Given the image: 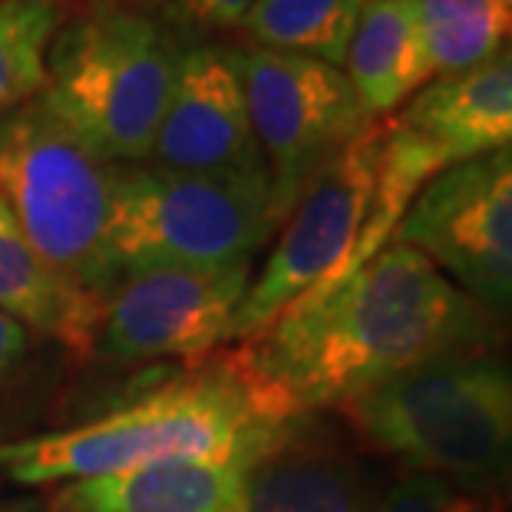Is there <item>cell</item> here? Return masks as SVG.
Masks as SVG:
<instances>
[{
	"label": "cell",
	"mask_w": 512,
	"mask_h": 512,
	"mask_svg": "<svg viewBox=\"0 0 512 512\" xmlns=\"http://www.w3.org/2000/svg\"><path fill=\"white\" fill-rule=\"evenodd\" d=\"M228 361L156 387L70 430L0 443V473L20 486L80 483L162 460L248 456L281 427Z\"/></svg>",
	"instance_id": "obj_3"
},
{
	"label": "cell",
	"mask_w": 512,
	"mask_h": 512,
	"mask_svg": "<svg viewBox=\"0 0 512 512\" xmlns=\"http://www.w3.org/2000/svg\"><path fill=\"white\" fill-rule=\"evenodd\" d=\"M0 311L27 331L73 347L76 354L93 351L100 298L67 285L37 255L4 199H0Z\"/></svg>",
	"instance_id": "obj_16"
},
{
	"label": "cell",
	"mask_w": 512,
	"mask_h": 512,
	"mask_svg": "<svg viewBox=\"0 0 512 512\" xmlns=\"http://www.w3.org/2000/svg\"><path fill=\"white\" fill-rule=\"evenodd\" d=\"M179 172H268L248 119L232 43H185L149 159Z\"/></svg>",
	"instance_id": "obj_11"
},
{
	"label": "cell",
	"mask_w": 512,
	"mask_h": 512,
	"mask_svg": "<svg viewBox=\"0 0 512 512\" xmlns=\"http://www.w3.org/2000/svg\"><path fill=\"white\" fill-rule=\"evenodd\" d=\"M0 512H60L57 506H37V503H7Z\"/></svg>",
	"instance_id": "obj_24"
},
{
	"label": "cell",
	"mask_w": 512,
	"mask_h": 512,
	"mask_svg": "<svg viewBox=\"0 0 512 512\" xmlns=\"http://www.w3.org/2000/svg\"><path fill=\"white\" fill-rule=\"evenodd\" d=\"M248 460L252 453L222 460H162L80 479L63 486L53 506L60 512H228L242 493Z\"/></svg>",
	"instance_id": "obj_14"
},
{
	"label": "cell",
	"mask_w": 512,
	"mask_h": 512,
	"mask_svg": "<svg viewBox=\"0 0 512 512\" xmlns=\"http://www.w3.org/2000/svg\"><path fill=\"white\" fill-rule=\"evenodd\" d=\"M341 70L367 119H390L407 106L437 76L423 43L417 0H367Z\"/></svg>",
	"instance_id": "obj_15"
},
{
	"label": "cell",
	"mask_w": 512,
	"mask_h": 512,
	"mask_svg": "<svg viewBox=\"0 0 512 512\" xmlns=\"http://www.w3.org/2000/svg\"><path fill=\"white\" fill-rule=\"evenodd\" d=\"M126 4L159 20L182 43H199L212 34L238 30L258 0H126Z\"/></svg>",
	"instance_id": "obj_20"
},
{
	"label": "cell",
	"mask_w": 512,
	"mask_h": 512,
	"mask_svg": "<svg viewBox=\"0 0 512 512\" xmlns=\"http://www.w3.org/2000/svg\"><path fill=\"white\" fill-rule=\"evenodd\" d=\"M341 413L374 450L470 496L512 476V357L496 351L423 364Z\"/></svg>",
	"instance_id": "obj_4"
},
{
	"label": "cell",
	"mask_w": 512,
	"mask_h": 512,
	"mask_svg": "<svg viewBox=\"0 0 512 512\" xmlns=\"http://www.w3.org/2000/svg\"><path fill=\"white\" fill-rule=\"evenodd\" d=\"M417 17L437 76L463 73L512 47V0H417Z\"/></svg>",
	"instance_id": "obj_18"
},
{
	"label": "cell",
	"mask_w": 512,
	"mask_h": 512,
	"mask_svg": "<svg viewBox=\"0 0 512 512\" xmlns=\"http://www.w3.org/2000/svg\"><path fill=\"white\" fill-rule=\"evenodd\" d=\"M377 499L351 443L314 413H298L252 453L228 512H374Z\"/></svg>",
	"instance_id": "obj_12"
},
{
	"label": "cell",
	"mask_w": 512,
	"mask_h": 512,
	"mask_svg": "<svg viewBox=\"0 0 512 512\" xmlns=\"http://www.w3.org/2000/svg\"><path fill=\"white\" fill-rule=\"evenodd\" d=\"M456 288L512 324V146L437 172L397 228Z\"/></svg>",
	"instance_id": "obj_9"
},
{
	"label": "cell",
	"mask_w": 512,
	"mask_h": 512,
	"mask_svg": "<svg viewBox=\"0 0 512 512\" xmlns=\"http://www.w3.org/2000/svg\"><path fill=\"white\" fill-rule=\"evenodd\" d=\"M499 328L427 255L394 238L334 291L242 341L232 364L268 413L298 417L341 410L443 357L493 351Z\"/></svg>",
	"instance_id": "obj_1"
},
{
	"label": "cell",
	"mask_w": 512,
	"mask_h": 512,
	"mask_svg": "<svg viewBox=\"0 0 512 512\" xmlns=\"http://www.w3.org/2000/svg\"><path fill=\"white\" fill-rule=\"evenodd\" d=\"M63 14H67V20L70 17H76V14H86V10H93V7H100V4H110V0H53Z\"/></svg>",
	"instance_id": "obj_23"
},
{
	"label": "cell",
	"mask_w": 512,
	"mask_h": 512,
	"mask_svg": "<svg viewBox=\"0 0 512 512\" xmlns=\"http://www.w3.org/2000/svg\"><path fill=\"white\" fill-rule=\"evenodd\" d=\"M281 219L268 172H179L116 166L106 248L116 271L149 265H252Z\"/></svg>",
	"instance_id": "obj_7"
},
{
	"label": "cell",
	"mask_w": 512,
	"mask_h": 512,
	"mask_svg": "<svg viewBox=\"0 0 512 512\" xmlns=\"http://www.w3.org/2000/svg\"><path fill=\"white\" fill-rule=\"evenodd\" d=\"M248 119L271 179L281 225L314 172L341 152L367 119L351 80L324 60L232 43Z\"/></svg>",
	"instance_id": "obj_8"
},
{
	"label": "cell",
	"mask_w": 512,
	"mask_h": 512,
	"mask_svg": "<svg viewBox=\"0 0 512 512\" xmlns=\"http://www.w3.org/2000/svg\"><path fill=\"white\" fill-rule=\"evenodd\" d=\"M27 347H30V331L0 311V380L20 364V357L27 354Z\"/></svg>",
	"instance_id": "obj_22"
},
{
	"label": "cell",
	"mask_w": 512,
	"mask_h": 512,
	"mask_svg": "<svg viewBox=\"0 0 512 512\" xmlns=\"http://www.w3.org/2000/svg\"><path fill=\"white\" fill-rule=\"evenodd\" d=\"M116 162H110L47 96L0 119V199L37 255L93 298L119 275L110 248Z\"/></svg>",
	"instance_id": "obj_5"
},
{
	"label": "cell",
	"mask_w": 512,
	"mask_h": 512,
	"mask_svg": "<svg viewBox=\"0 0 512 512\" xmlns=\"http://www.w3.org/2000/svg\"><path fill=\"white\" fill-rule=\"evenodd\" d=\"M374 512H489L476 496L463 493L437 476L407 473L387 493H380Z\"/></svg>",
	"instance_id": "obj_21"
},
{
	"label": "cell",
	"mask_w": 512,
	"mask_h": 512,
	"mask_svg": "<svg viewBox=\"0 0 512 512\" xmlns=\"http://www.w3.org/2000/svg\"><path fill=\"white\" fill-rule=\"evenodd\" d=\"M440 172L433 152L397 116L374 119L314 172L235 314L232 341H248L301 301L334 291L387 242L420 189Z\"/></svg>",
	"instance_id": "obj_2"
},
{
	"label": "cell",
	"mask_w": 512,
	"mask_h": 512,
	"mask_svg": "<svg viewBox=\"0 0 512 512\" xmlns=\"http://www.w3.org/2000/svg\"><path fill=\"white\" fill-rule=\"evenodd\" d=\"M397 119L433 152L440 172L512 146V47L463 73L430 80Z\"/></svg>",
	"instance_id": "obj_13"
},
{
	"label": "cell",
	"mask_w": 512,
	"mask_h": 512,
	"mask_svg": "<svg viewBox=\"0 0 512 512\" xmlns=\"http://www.w3.org/2000/svg\"><path fill=\"white\" fill-rule=\"evenodd\" d=\"M252 265L126 268L100 294L93 351L106 364L192 361L232 341Z\"/></svg>",
	"instance_id": "obj_10"
},
{
	"label": "cell",
	"mask_w": 512,
	"mask_h": 512,
	"mask_svg": "<svg viewBox=\"0 0 512 512\" xmlns=\"http://www.w3.org/2000/svg\"><path fill=\"white\" fill-rule=\"evenodd\" d=\"M182 47L159 20L110 0L57 30L43 96L116 166L146 162Z\"/></svg>",
	"instance_id": "obj_6"
},
{
	"label": "cell",
	"mask_w": 512,
	"mask_h": 512,
	"mask_svg": "<svg viewBox=\"0 0 512 512\" xmlns=\"http://www.w3.org/2000/svg\"><path fill=\"white\" fill-rule=\"evenodd\" d=\"M367 0H258L238 24L242 43L344 67Z\"/></svg>",
	"instance_id": "obj_17"
},
{
	"label": "cell",
	"mask_w": 512,
	"mask_h": 512,
	"mask_svg": "<svg viewBox=\"0 0 512 512\" xmlns=\"http://www.w3.org/2000/svg\"><path fill=\"white\" fill-rule=\"evenodd\" d=\"M63 24L53 0H0V119L47 90V53Z\"/></svg>",
	"instance_id": "obj_19"
}]
</instances>
